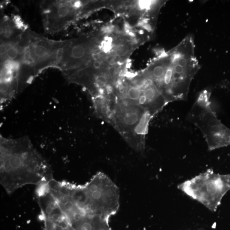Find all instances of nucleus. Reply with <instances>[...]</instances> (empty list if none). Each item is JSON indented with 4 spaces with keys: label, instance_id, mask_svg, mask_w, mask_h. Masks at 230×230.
<instances>
[{
    "label": "nucleus",
    "instance_id": "9",
    "mask_svg": "<svg viewBox=\"0 0 230 230\" xmlns=\"http://www.w3.org/2000/svg\"><path fill=\"white\" fill-rule=\"evenodd\" d=\"M132 48L128 44L126 43H122L115 47V53L117 57L125 58L128 56L131 52Z\"/></svg>",
    "mask_w": 230,
    "mask_h": 230
},
{
    "label": "nucleus",
    "instance_id": "3",
    "mask_svg": "<svg viewBox=\"0 0 230 230\" xmlns=\"http://www.w3.org/2000/svg\"><path fill=\"white\" fill-rule=\"evenodd\" d=\"M178 188L211 212H215L230 191V174H220L207 170L181 183Z\"/></svg>",
    "mask_w": 230,
    "mask_h": 230
},
{
    "label": "nucleus",
    "instance_id": "1",
    "mask_svg": "<svg viewBox=\"0 0 230 230\" xmlns=\"http://www.w3.org/2000/svg\"><path fill=\"white\" fill-rule=\"evenodd\" d=\"M1 184L7 194L53 179L49 165L29 138L1 137Z\"/></svg>",
    "mask_w": 230,
    "mask_h": 230
},
{
    "label": "nucleus",
    "instance_id": "2",
    "mask_svg": "<svg viewBox=\"0 0 230 230\" xmlns=\"http://www.w3.org/2000/svg\"><path fill=\"white\" fill-rule=\"evenodd\" d=\"M160 55L163 70L160 78L153 82L168 103L186 100L192 80L200 69L193 37L188 35L176 47Z\"/></svg>",
    "mask_w": 230,
    "mask_h": 230
},
{
    "label": "nucleus",
    "instance_id": "6",
    "mask_svg": "<svg viewBox=\"0 0 230 230\" xmlns=\"http://www.w3.org/2000/svg\"><path fill=\"white\" fill-rule=\"evenodd\" d=\"M85 185L93 213L108 219L116 214L119 208V190L111 178L98 172Z\"/></svg>",
    "mask_w": 230,
    "mask_h": 230
},
{
    "label": "nucleus",
    "instance_id": "8",
    "mask_svg": "<svg viewBox=\"0 0 230 230\" xmlns=\"http://www.w3.org/2000/svg\"><path fill=\"white\" fill-rule=\"evenodd\" d=\"M96 43L93 38L66 41L62 49L57 68L64 73L83 68L91 61Z\"/></svg>",
    "mask_w": 230,
    "mask_h": 230
},
{
    "label": "nucleus",
    "instance_id": "7",
    "mask_svg": "<svg viewBox=\"0 0 230 230\" xmlns=\"http://www.w3.org/2000/svg\"><path fill=\"white\" fill-rule=\"evenodd\" d=\"M89 2L82 1H52L43 2L41 8L45 30L55 32L67 27L75 19L83 9L88 11Z\"/></svg>",
    "mask_w": 230,
    "mask_h": 230
},
{
    "label": "nucleus",
    "instance_id": "5",
    "mask_svg": "<svg viewBox=\"0 0 230 230\" xmlns=\"http://www.w3.org/2000/svg\"><path fill=\"white\" fill-rule=\"evenodd\" d=\"M66 41L51 40L28 31L23 38L20 65L31 69L36 76L46 68H57Z\"/></svg>",
    "mask_w": 230,
    "mask_h": 230
},
{
    "label": "nucleus",
    "instance_id": "4",
    "mask_svg": "<svg viewBox=\"0 0 230 230\" xmlns=\"http://www.w3.org/2000/svg\"><path fill=\"white\" fill-rule=\"evenodd\" d=\"M210 93L205 90L192 106L188 118L201 131L210 151L230 146V129L217 118L211 106Z\"/></svg>",
    "mask_w": 230,
    "mask_h": 230
}]
</instances>
